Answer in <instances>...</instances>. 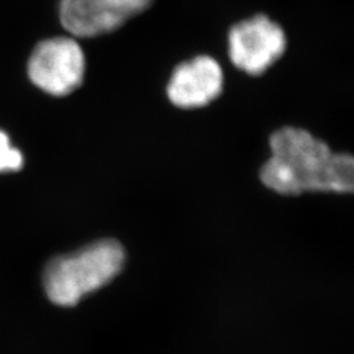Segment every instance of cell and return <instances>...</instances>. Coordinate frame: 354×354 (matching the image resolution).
<instances>
[{
  "instance_id": "3",
  "label": "cell",
  "mask_w": 354,
  "mask_h": 354,
  "mask_svg": "<svg viewBox=\"0 0 354 354\" xmlns=\"http://www.w3.org/2000/svg\"><path fill=\"white\" fill-rule=\"evenodd\" d=\"M86 58L74 38L53 37L41 41L28 62V76L37 88L62 97L83 83Z\"/></svg>"
},
{
  "instance_id": "5",
  "label": "cell",
  "mask_w": 354,
  "mask_h": 354,
  "mask_svg": "<svg viewBox=\"0 0 354 354\" xmlns=\"http://www.w3.org/2000/svg\"><path fill=\"white\" fill-rule=\"evenodd\" d=\"M151 4L152 0H61L59 20L75 37H97L118 29Z\"/></svg>"
},
{
  "instance_id": "6",
  "label": "cell",
  "mask_w": 354,
  "mask_h": 354,
  "mask_svg": "<svg viewBox=\"0 0 354 354\" xmlns=\"http://www.w3.org/2000/svg\"><path fill=\"white\" fill-rule=\"evenodd\" d=\"M223 88V71L214 58L200 55L174 70L167 86L168 99L183 109L206 106Z\"/></svg>"
},
{
  "instance_id": "1",
  "label": "cell",
  "mask_w": 354,
  "mask_h": 354,
  "mask_svg": "<svg viewBox=\"0 0 354 354\" xmlns=\"http://www.w3.org/2000/svg\"><path fill=\"white\" fill-rule=\"evenodd\" d=\"M269 145L272 156L260 171L261 181L269 189L283 196L353 192L352 155L335 153L327 143L297 127L274 131Z\"/></svg>"
},
{
  "instance_id": "2",
  "label": "cell",
  "mask_w": 354,
  "mask_h": 354,
  "mask_svg": "<svg viewBox=\"0 0 354 354\" xmlns=\"http://www.w3.org/2000/svg\"><path fill=\"white\" fill-rule=\"evenodd\" d=\"M124 263L121 243L114 239L95 241L77 252L53 260L45 270V290L53 304L74 306L89 292L109 283Z\"/></svg>"
},
{
  "instance_id": "4",
  "label": "cell",
  "mask_w": 354,
  "mask_h": 354,
  "mask_svg": "<svg viewBox=\"0 0 354 354\" xmlns=\"http://www.w3.org/2000/svg\"><path fill=\"white\" fill-rule=\"evenodd\" d=\"M231 62L253 76L261 75L279 61L286 49L281 26L266 15H256L232 26L228 33Z\"/></svg>"
},
{
  "instance_id": "7",
  "label": "cell",
  "mask_w": 354,
  "mask_h": 354,
  "mask_svg": "<svg viewBox=\"0 0 354 354\" xmlns=\"http://www.w3.org/2000/svg\"><path fill=\"white\" fill-rule=\"evenodd\" d=\"M24 165V156L19 149L13 147L10 137L0 130V174L19 171Z\"/></svg>"
}]
</instances>
